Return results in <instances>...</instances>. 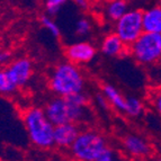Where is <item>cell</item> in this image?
I'll return each mask as SVG.
<instances>
[{
	"instance_id": "7c38bea8",
	"label": "cell",
	"mask_w": 161,
	"mask_h": 161,
	"mask_svg": "<svg viewBox=\"0 0 161 161\" xmlns=\"http://www.w3.org/2000/svg\"><path fill=\"white\" fill-rule=\"evenodd\" d=\"M143 31L161 35V5L153 6L143 11Z\"/></svg>"
},
{
	"instance_id": "9a60e30c",
	"label": "cell",
	"mask_w": 161,
	"mask_h": 161,
	"mask_svg": "<svg viewBox=\"0 0 161 161\" xmlns=\"http://www.w3.org/2000/svg\"><path fill=\"white\" fill-rule=\"evenodd\" d=\"M143 108H144V105H143L142 100L139 99L137 97H126L125 109H124L125 114H127L129 116H132V117H136V116H140L142 114Z\"/></svg>"
},
{
	"instance_id": "5b68a950",
	"label": "cell",
	"mask_w": 161,
	"mask_h": 161,
	"mask_svg": "<svg viewBox=\"0 0 161 161\" xmlns=\"http://www.w3.org/2000/svg\"><path fill=\"white\" fill-rule=\"evenodd\" d=\"M129 53L140 64L156 65L161 60V35L144 32L129 47Z\"/></svg>"
},
{
	"instance_id": "6da1fadb",
	"label": "cell",
	"mask_w": 161,
	"mask_h": 161,
	"mask_svg": "<svg viewBox=\"0 0 161 161\" xmlns=\"http://www.w3.org/2000/svg\"><path fill=\"white\" fill-rule=\"evenodd\" d=\"M85 77L79 67L62 62L54 68L51 73L48 86L58 97H69L71 95L83 92L85 90Z\"/></svg>"
},
{
	"instance_id": "2e32d148",
	"label": "cell",
	"mask_w": 161,
	"mask_h": 161,
	"mask_svg": "<svg viewBox=\"0 0 161 161\" xmlns=\"http://www.w3.org/2000/svg\"><path fill=\"white\" fill-rule=\"evenodd\" d=\"M16 87L9 80L5 70H0V94L10 95L14 92H16Z\"/></svg>"
},
{
	"instance_id": "7402d4cb",
	"label": "cell",
	"mask_w": 161,
	"mask_h": 161,
	"mask_svg": "<svg viewBox=\"0 0 161 161\" xmlns=\"http://www.w3.org/2000/svg\"><path fill=\"white\" fill-rule=\"evenodd\" d=\"M10 58H11L10 52L0 50V67H3V65L7 67L10 63Z\"/></svg>"
},
{
	"instance_id": "ba28073f",
	"label": "cell",
	"mask_w": 161,
	"mask_h": 161,
	"mask_svg": "<svg viewBox=\"0 0 161 161\" xmlns=\"http://www.w3.org/2000/svg\"><path fill=\"white\" fill-rule=\"evenodd\" d=\"M96 47L89 42H77L65 48V57L70 63L77 65L85 64L92 61L96 55Z\"/></svg>"
},
{
	"instance_id": "30bf717a",
	"label": "cell",
	"mask_w": 161,
	"mask_h": 161,
	"mask_svg": "<svg viewBox=\"0 0 161 161\" xmlns=\"http://www.w3.org/2000/svg\"><path fill=\"white\" fill-rule=\"evenodd\" d=\"M81 132L80 127L77 124L67 123L54 126L53 143L58 148H71V145L78 137Z\"/></svg>"
},
{
	"instance_id": "cb8c5ba5",
	"label": "cell",
	"mask_w": 161,
	"mask_h": 161,
	"mask_svg": "<svg viewBox=\"0 0 161 161\" xmlns=\"http://www.w3.org/2000/svg\"><path fill=\"white\" fill-rule=\"evenodd\" d=\"M75 3L78 6H80V8H82V9H85V8H87L88 7V3L87 1H83V0H79V1H75Z\"/></svg>"
},
{
	"instance_id": "52a82bcc",
	"label": "cell",
	"mask_w": 161,
	"mask_h": 161,
	"mask_svg": "<svg viewBox=\"0 0 161 161\" xmlns=\"http://www.w3.org/2000/svg\"><path fill=\"white\" fill-rule=\"evenodd\" d=\"M5 71L14 86L16 88L23 87L30 81L31 77H32V61L27 58H19V59L11 61L5 68Z\"/></svg>"
},
{
	"instance_id": "3957f363",
	"label": "cell",
	"mask_w": 161,
	"mask_h": 161,
	"mask_svg": "<svg viewBox=\"0 0 161 161\" xmlns=\"http://www.w3.org/2000/svg\"><path fill=\"white\" fill-rule=\"evenodd\" d=\"M23 122L31 142L41 149L53 147L54 125L48 121L44 109L30 107L23 113Z\"/></svg>"
},
{
	"instance_id": "8fae6325",
	"label": "cell",
	"mask_w": 161,
	"mask_h": 161,
	"mask_svg": "<svg viewBox=\"0 0 161 161\" xmlns=\"http://www.w3.org/2000/svg\"><path fill=\"white\" fill-rule=\"evenodd\" d=\"M100 48L107 57H123L129 53V46L125 45L115 33H110L105 36L102 41Z\"/></svg>"
},
{
	"instance_id": "5bb4252c",
	"label": "cell",
	"mask_w": 161,
	"mask_h": 161,
	"mask_svg": "<svg viewBox=\"0 0 161 161\" xmlns=\"http://www.w3.org/2000/svg\"><path fill=\"white\" fill-rule=\"evenodd\" d=\"M129 11V5L123 0H114L106 3L105 7V16L109 20L116 23Z\"/></svg>"
},
{
	"instance_id": "4fadbf2b",
	"label": "cell",
	"mask_w": 161,
	"mask_h": 161,
	"mask_svg": "<svg viewBox=\"0 0 161 161\" xmlns=\"http://www.w3.org/2000/svg\"><path fill=\"white\" fill-rule=\"evenodd\" d=\"M102 90H103V95L107 99L108 104H110L117 110H121V112L124 113L126 97H124L119 92V90L115 86L110 85V83H105L104 86H103Z\"/></svg>"
},
{
	"instance_id": "d6986e66",
	"label": "cell",
	"mask_w": 161,
	"mask_h": 161,
	"mask_svg": "<svg viewBox=\"0 0 161 161\" xmlns=\"http://www.w3.org/2000/svg\"><path fill=\"white\" fill-rule=\"evenodd\" d=\"M150 103L158 115L161 117V86L154 88L150 94Z\"/></svg>"
},
{
	"instance_id": "e0dca14e",
	"label": "cell",
	"mask_w": 161,
	"mask_h": 161,
	"mask_svg": "<svg viewBox=\"0 0 161 161\" xmlns=\"http://www.w3.org/2000/svg\"><path fill=\"white\" fill-rule=\"evenodd\" d=\"M96 161H126V159L124 158L119 151L108 147Z\"/></svg>"
},
{
	"instance_id": "d4e9b609",
	"label": "cell",
	"mask_w": 161,
	"mask_h": 161,
	"mask_svg": "<svg viewBox=\"0 0 161 161\" xmlns=\"http://www.w3.org/2000/svg\"><path fill=\"white\" fill-rule=\"evenodd\" d=\"M157 161H161V158H159V159H158V160H157Z\"/></svg>"
},
{
	"instance_id": "ac0fdd59",
	"label": "cell",
	"mask_w": 161,
	"mask_h": 161,
	"mask_svg": "<svg viewBox=\"0 0 161 161\" xmlns=\"http://www.w3.org/2000/svg\"><path fill=\"white\" fill-rule=\"evenodd\" d=\"M40 20H41V24H42V26L45 27L46 30L51 33L54 37H59L60 35H61V34H60L59 26H58L57 23L54 22L52 18H50L48 16H42Z\"/></svg>"
},
{
	"instance_id": "8992f818",
	"label": "cell",
	"mask_w": 161,
	"mask_h": 161,
	"mask_svg": "<svg viewBox=\"0 0 161 161\" xmlns=\"http://www.w3.org/2000/svg\"><path fill=\"white\" fill-rule=\"evenodd\" d=\"M142 16V10L131 9L115 23V32L114 33L129 47L144 33Z\"/></svg>"
},
{
	"instance_id": "603a6c76",
	"label": "cell",
	"mask_w": 161,
	"mask_h": 161,
	"mask_svg": "<svg viewBox=\"0 0 161 161\" xmlns=\"http://www.w3.org/2000/svg\"><path fill=\"white\" fill-rule=\"evenodd\" d=\"M96 102H97V105H98L102 109H108V107H109V106H108L107 99L104 97V95H97Z\"/></svg>"
},
{
	"instance_id": "9c48e42d",
	"label": "cell",
	"mask_w": 161,
	"mask_h": 161,
	"mask_svg": "<svg viewBox=\"0 0 161 161\" xmlns=\"http://www.w3.org/2000/svg\"><path fill=\"white\" fill-rule=\"evenodd\" d=\"M124 152L133 159H144L151 153V147L144 137L137 134H129L122 141Z\"/></svg>"
},
{
	"instance_id": "484cf974",
	"label": "cell",
	"mask_w": 161,
	"mask_h": 161,
	"mask_svg": "<svg viewBox=\"0 0 161 161\" xmlns=\"http://www.w3.org/2000/svg\"><path fill=\"white\" fill-rule=\"evenodd\" d=\"M0 47H1V43H0Z\"/></svg>"
},
{
	"instance_id": "44dd1931",
	"label": "cell",
	"mask_w": 161,
	"mask_h": 161,
	"mask_svg": "<svg viewBox=\"0 0 161 161\" xmlns=\"http://www.w3.org/2000/svg\"><path fill=\"white\" fill-rule=\"evenodd\" d=\"M92 31V23L87 18H80L75 23V33L79 36H85Z\"/></svg>"
},
{
	"instance_id": "7a4b0ae2",
	"label": "cell",
	"mask_w": 161,
	"mask_h": 161,
	"mask_svg": "<svg viewBox=\"0 0 161 161\" xmlns=\"http://www.w3.org/2000/svg\"><path fill=\"white\" fill-rule=\"evenodd\" d=\"M44 113L54 126L67 123L79 125L90 118V110L88 106L75 105L67 97L57 96L48 100L44 107Z\"/></svg>"
},
{
	"instance_id": "277c9868",
	"label": "cell",
	"mask_w": 161,
	"mask_h": 161,
	"mask_svg": "<svg viewBox=\"0 0 161 161\" xmlns=\"http://www.w3.org/2000/svg\"><path fill=\"white\" fill-rule=\"evenodd\" d=\"M108 148L107 140L95 130H81L70 151L75 161H96Z\"/></svg>"
},
{
	"instance_id": "ffe728a7",
	"label": "cell",
	"mask_w": 161,
	"mask_h": 161,
	"mask_svg": "<svg viewBox=\"0 0 161 161\" xmlns=\"http://www.w3.org/2000/svg\"><path fill=\"white\" fill-rule=\"evenodd\" d=\"M65 5L64 0H47L45 1V10L48 15H55L62 9V7Z\"/></svg>"
}]
</instances>
